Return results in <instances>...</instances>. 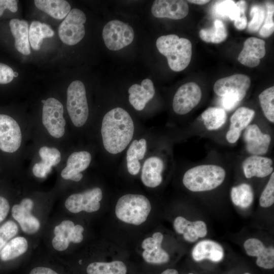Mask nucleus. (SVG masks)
I'll return each instance as SVG.
<instances>
[{
	"instance_id": "f257e3e1",
	"label": "nucleus",
	"mask_w": 274,
	"mask_h": 274,
	"mask_svg": "<svg viewBox=\"0 0 274 274\" xmlns=\"http://www.w3.org/2000/svg\"><path fill=\"white\" fill-rule=\"evenodd\" d=\"M134 123L129 113L117 107L107 112L103 117L101 134L104 147L110 153L122 152L131 141Z\"/></svg>"
},
{
	"instance_id": "f03ea898",
	"label": "nucleus",
	"mask_w": 274,
	"mask_h": 274,
	"mask_svg": "<svg viewBox=\"0 0 274 274\" xmlns=\"http://www.w3.org/2000/svg\"><path fill=\"white\" fill-rule=\"evenodd\" d=\"M156 47L166 57L172 70L180 72L188 66L192 56V44L188 39L174 34L162 36L157 39Z\"/></svg>"
},
{
	"instance_id": "7ed1b4c3",
	"label": "nucleus",
	"mask_w": 274,
	"mask_h": 274,
	"mask_svg": "<svg viewBox=\"0 0 274 274\" xmlns=\"http://www.w3.org/2000/svg\"><path fill=\"white\" fill-rule=\"evenodd\" d=\"M226 172L216 164H201L187 170L183 178L185 187L192 192H203L213 190L224 182Z\"/></svg>"
},
{
	"instance_id": "20e7f679",
	"label": "nucleus",
	"mask_w": 274,
	"mask_h": 274,
	"mask_svg": "<svg viewBox=\"0 0 274 274\" xmlns=\"http://www.w3.org/2000/svg\"><path fill=\"white\" fill-rule=\"evenodd\" d=\"M151 210L150 201L145 196L127 194L118 199L115 214L124 222L139 225L146 220Z\"/></svg>"
},
{
	"instance_id": "39448f33",
	"label": "nucleus",
	"mask_w": 274,
	"mask_h": 274,
	"mask_svg": "<svg viewBox=\"0 0 274 274\" xmlns=\"http://www.w3.org/2000/svg\"><path fill=\"white\" fill-rule=\"evenodd\" d=\"M67 110L73 124L81 127L86 122L89 109L85 86L80 80L73 81L67 89Z\"/></svg>"
},
{
	"instance_id": "423d86ee",
	"label": "nucleus",
	"mask_w": 274,
	"mask_h": 274,
	"mask_svg": "<svg viewBox=\"0 0 274 274\" xmlns=\"http://www.w3.org/2000/svg\"><path fill=\"white\" fill-rule=\"evenodd\" d=\"M86 21V15L82 10H71L58 27V36L61 41L69 46L80 42L85 34L84 24Z\"/></svg>"
},
{
	"instance_id": "0eeeda50",
	"label": "nucleus",
	"mask_w": 274,
	"mask_h": 274,
	"mask_svg": "<svg viewBox=\"0 0 274 274\" xmlns=\"http://www.w3.org/2000/svg\"><path fill=\"white\" fill-rule=\"evenodd\" d=\"M42 118L43 124L50 135L56 139L63 136L66 121L63 107L58 99L50 97L44 101Z\"/></svg>"
},
{
	"instance_id": "6e6552de",
	"label": "nucleus",
	"mask_w": 274,
	"mask_h": 274,
	"mask_svg": "<svg viewBox=\"0 0 274 274\" xmlns=\"http://www.w3.org/2000/svg\"><path fill=\"white\" fill-rule=\"evenodd\" d=\"M102 38L105 45L109 49L117 51L132 43L134 31L128 24L118 20H113L105 25Z\"/></svg>"
},
{
	"instance_id": "1a4fd4ad",
	"label": "nucleus",
	"mask_w": 274,
	"mask_h": 274,
	"mask_svg": "<svg viewBox=\"0 0 274 274\" xmlns=\"http://www.w3.org/2000/svg\"><path fill=\"white\" fill-rule=\"evenodd\" d=\"M102 198L101 189L94 187L81 193L71 195L65 200L64 205L66 209L73 213H78L83 211L92 213L100 209L99 202Z\"/></svg>"
},
{
	"instance_id": "9d476101",
	"label": "nucleus",
	"mask_w": 274,
	"mask_h": 274,
	"mask_svg": "<svg viewBox=\"0 0 274 274\" xmlns=\"http://www.w3.org/2000/svg\"><path fill=\"white\" fill-rule=\"evenodd\" d=\"M22 135L17 122L11 116L0 114V150L14 153L21 146Z\"/></svg>"
},
{
	"instance_id": "9b49d317",
	"label": "nucleus",
	"mask_w": 274,
	"mask_h": 274,
	"mask_svg": "<svg viewBox=\"0 0 274 274\" xmlns=\"http://www.w3.org/2000/svg\"><path fill=\"white\" fill-rule=\"evenodd\" d=\"M201 97V90L196 83H186L178 89L174 96L173 110L178 115L186 114L199 104Z\"/></svg>"
},
{
	"instance_id": "f8f14e48",
	"label": "nucleus",
	"mask_w": 274,
	"mask_h": 274,
	"mask_svg": "<svg viewBox=\"0 0 274 274\" xmlns=\"http://www.w3.org/2000/svg\"><path fill=\"white\" fill-rule=\"evenodd\" d=\"M83 231L82 226L75 225L70 220H64L54 228L55 235L52 241V246L57 251H64L71 242L78 244L83 241Z\"/></svg>"
},
{
	"instance_id": "ddd939ff",
	"label": "nucleus",
	"mask_w": 274,
	"mask_h": 274,
	"mask_svg": "<svg viewBox=\"0 0 274 274\" xmlns=\"http://www.w3.org/2000/svg\"><path fill=\"white\" fill-rule=\"evenodd\" d=\"M243 139L247 151L251 155L263 156L269 148L270 134L263 133L256 124H250L245 129Z\"/></svg>"
},
{
	"instance_id": "4468645a",
	"label": "nucleus",
	"mask_w": 274,
	"mask_h": 274,
	"mask_svg": "<svg viewBox=\"0 0 274 274\" xmlns=\"http://www.w3.org/2000/svg\"><path fill=\"white\" fill-rule=\"evenodd\" d=\"M33 207L32 199L25 198L19 204L13 206L11 210L13 218L19 223L23 231L29 234L38 232L41 226L39 220L31 213Z\"/></svg>"
},
{
	"instance_id": "2eb2a0df",
	"label": "nucleus",
	"mask_w": 274,
	"mask_h": 274,
	"mask_svg": "<svg viewBox=\"0 0 274 274\" xmlns=\"http://www.w3.org/2000/svg\"><path fill=\"white\" fill-rule=\"evenodd\" d=\"M151 12L156 18L179 20L188 15L189 7L185 1L156 0L152 6Z\"/></svg>"
},
{
	"instance_id": "dca6fc26",
	"label": "nucleus",
	"mask_w": 274,
	"mask_h": 274,
	"mask_svg": "<svg viewBox=\"0 0 274 274\" xmlns=\"http://www.w3.org/2000/svg\"><path fill=\"white\" fill-rule=\"evenodd\" d=\"M251 85L250 78L244 74H235L218 80L214 84L215 93L220 96L232 92L237 93L243 99Z\"/></svg>"
},
{
	"instance_id": "f3484780",
	"label": "nucleus",
	"mask_w": 274,
	"mask_h": 274,
	"mask_svg": "<svg viewBox=\"0 0 274 274\" xmlns=\"http://www.w3.org/2000/svg\"><path fill=\"white\" fill-rule=\"evenodd\" d=\"M91 158V155L88 151L72 153L67 159L66 166L61 170V177L64 180L80 181L83 177L81 172L89 166Z\"/></svg>"
},
{
	"instance_id": "a211bd4d",
	"label": "nucleus",
	"mask_w": 274,
	"mask_h": 274,
	"mask_svg": "<svg viewBox=\"0 0 274 274\" xmlns=\"http://www.w3.org/2000/svg\"><path fill=\"white\" fill-rule=\"evenodd\" d=\"M255 115V111L247 107H242L236 110L230 117L229 129L226 134V139L229 143L234 144L238 140Z\"/></svg>"
},
{
	"instance_id": "6ab92c4d",
	"label": "nucleus",
	"mask_w": 274,
	"mask_h": 274,
	"mask_svg": "<svg viewBox=\"0 0 274 274\" xmlns=\"http://www.w3.org/2000/svg\"><path fill=\"white\" fill-rule=\"evenodd\" d=\"M163 239V234L159 232L154 233L152 237L145 238L142 243L144 249L142 257L147 263L162 264L168 261V253L161 248Z\"/></svg>"
},
{
	"instance_id": "aec40b11",
	"label": "nucleus",
	"mask_w": 274,
	"mask_h": 274,
	"mask_svg": "<svg viewBox=\"0 0 274 274\" xmlns=\"http://www.w3.org/2000/svg\"><path fill=\"white\" fill-rule=\"evenodd\" d=\"M265 41L255 37L248 38L238 55V60L242 64L250 67L259 65L260 59L265 55Z\"/></svg>"
},
{
	"instance_id": "412c9836",
	"label": "nucleus",
	"mask_w": 274,
	"mask_h": 274,
	"mask_svg": "<svg viewBox=\"0 0 274 274\" xmlns=\"http://www.w3.org/2000/svg\"><path fill=\"white\" fill-rule=\"evenodd\" d=\"M244 247L248 255L257 257L256 264L265 269H272L274 267V248L265 247L259 239L251 238L244 243Z\"/></svg>"
},
{
	"instance_id": "4be33fe9",
	"label": "nucleus",
	"mask_w": 274,
	"mask_h": 274,
	"mask_svg": "<svg viewBox=\"0 0 274 274\" xmlns=\"http://www.w3.org/2000/svg\"><path fill=\"white\" fill-rule=\"evenodd\" d=\"M242 168L247 179L255 177L264 178L273 172V161L271 159L260 155H250L244 159Z\"/></svg>"
},
{
	"instance_id": "5701e85b",
	"label": "nucleus",
	"mask_w": 274,
	"mask_h": 274,
	"mask_svg": "<svg viewBox=\"0 0 274 274\" xmlns=\"http://www.w3.org/2000/svg\"><path fill=\"white\" fill-rule=\"evenodd\" d=\"M39 154L41 161L36 163L32 168L33 175L39 178H45L53 166L61 160V153L56 148L44 146L40 148Z\"/></svg>"
},
{
	"instance_id": "b1692460",
	"label": "nucleus",
	"mask_w": 274,
	"mask_h": 274,
	"mask_svg": "<svg viewBox=\"0 0 274 274\" xmlns=\"http://www.w3.org/2000/svg\"><path fill=\"white\" fill-rule=\"evenodd\" d=\"M130 104L137 111H142L147 103L154 96L155 88L153 82L149 79H144L141 85L134 84L128 89Z\"/></svg>"
},
{
	"instance_id": "393cba45",
	"label": "nucleus",
	"mask_w": 274,
	"mask_h": 274,
	"mask_svg": "<svg viewBox=\"0 0 274 274\" xmlns=\"http://www.w3.org/2000/svg\"><path fill=\"white\" fill-rule=\"evenodd\" d=\"M164 168L162 160L153 156L147 158L144 163L141 174V180L146 186L155 188L162 181L161 173Z\"/></svg>"
},
{
	"instance_id": "a878e982",
	"label": "nucleus",
	"mask_w": 274,
	"mask_h": 274,
	"mask_svg": "<svg viewBox=\"0 0 274 274\" xmlns=\"http://www.w3.org/2000/svg\"><path fill=\"white\" fill-rule=\"evenodd\" d=\"M224 250L218 243L211 240H203L195 245L192 251V256L196 261L209 259L219 262L224 257Z\"/></svg>"
},
{
	"instance_id": "bb28decb",
	"label": "nucleus",
	"mask_w": 274,
	"mask_h": 274,
	"mask_svg": "<svg viewBox=\"0 0 274 274\" xmlns=\"http://www.w3.org/2000/svg\"><path fill=\"white\" fill-rule=\"evenodd\" d=\"M11 33L15 39L16 50L24 55L30 53L28 22L24 20L12 19L9 22Z\"/></svg>"
},
{
	"instance_id": "cd10ccee",
	"label": "nucleus",
	"mask_w": 274,
	"mask_h": 274,
	"mask_svg": "<svg viewBox=\"0 0 274 274\" xmlns=\"http://www.w3.org/2000/svg\"><path fill=\"white\" fill-rule=\"evenodd\" d=\"M146 149V140L144 139L134 140L130 145L126 152L127 167L130 174L136 175L139 173L141 164L139 160L144 157Z\"/></svg>"
},
{
	"instance_id": "c85d7f7f",
	"label": "nucleus",
	"mask_w": 274,
	"mask_h": 274,
	"mask_svg": "<svg viewBox=\"0 0 274 274\" xmlns=\"http://www.w3.org/2000/svg\"><path fill=\"white\" fill-rule=\"evenodd\" d=\"M36 7L53 18H64L71 10L70 4L64 0H35Z\"/></svg>"
},
{
	"instance_id": "c756f323",
	"label": "nucleus",
	"mask_w": 274,
	"mask_h": 274,
	"mask_svg": "<svg viewBox=\"0 0 274 274\" xmlns=\"http://www.w3.org/2000/svg\"><path fill=\"white\" fill-rule=\"evenodd\" d=\"M27 249L28 242L25 237L13 238L0 251V259L3 262L13 260L25 253Z\"/></svg>"
},
{
	"instance_id": "7c9ffc66",
	"label": "nucleus",
	"mask_w": 274,
	"mask_h": 274,
	"mask_svg": "<svg viewBox=\"0 0 274 274\" xmlns=\"http://www.w3.org/2000/svg\"><path fill=\"white\" fill-rule=\"evenodd\" d=\"M54 32L51 27L45 23L39 21H33L30 24L29 29V41L32 48L39 50L45 38H51Z\"/></svg>"
},
{
	"instance_id": "2f4dec72",
	"label": "nucleus",
	"mask_w": 274,
	"mask_h": 274,
	"mask_svg": "<svg viewBox=\"0 0 274 274\" xmlns=\"http://www.w3.org/2000/svg\"><path fill=\"white\" fill-rule=\"evenodd\" d=\"M86 272L87 274H126L127 267L123 262L119 260L93 262L87 266Z\"/></svg>"
},
{
	"instance_id": "473e14b6",
	"label": "nucleus",
	"mask_w": 274,
	"mask_h": 274,
	"mask_svg": "<svg viewBox=\"0 0 274 274\" xmlns=\"http://www.w3.org/2000/svg\"><path fill=\"white\" fill-rule=\"evenodd\" d=\"M201 117L207 129L216 130L225 124L227 115L223 108L210 107L202 113Z\"/></svg>"
},
{
	"instance_id": "72a5a7b5",
	"label": "nucleus",
	"mask_w": 274,
	"mask_h": 274,
	"mask_svg": "<svg viewBox=\"0 0 274 274\" xmlns=\"http://www.w3.org/2000/svg\"><path fill=\"white\" fill-rule=\"evenodd\" d=\"M227 30L224 23L220 19H216L212 27L201 29L199 32L200 39L207 43L219 44L227 37Z\"/></svg>"
},
{
	"instance_id": "f704fd0d",
	"label": "nucleus",
	"mask_w": 274,
	"mask_h": 274,
	"mask_svg": "<svg viewBox=\"0 0 274 274\" xmlns=\"http://www.w3.org/2000/svg\"><path fill=\"white\" fill-rule=\"evenodd\" d=\"M233 204L242 208H247L252 203L253 192L251 186L247 183H242L232 187L230 192Z\"/></svg>"
},
{
	"instance_id": "c9c22d12",
	"label": "nucleus",
	"mask_w": 274,
	"mask_h": 274,
	"mask_svg": "<svg viewBox=\"0 0 274 274\" xmlns=\"http://www.w3.org/2000/svg\"><path fill=\"white\" fill-rule=\"evenodd\" d=\"M214 13L218 16L235 20L243 14L239 7L233 1H219L216 2L213 9Z\"/></svg>"
},
{
	"instance_id": "e433bc0d",
	"label": "nucleus",
	"mask_w": 274,
	"mask_h": 274,
	"mask_svg": "<svg viewBox=\"0 0 274 274\" xmlns=\"http://www.w3.org/2000/svg\"><path fill=\"white\" fill-rule=\"evenodd\" d=\"M260 106L265 118L271 123H274V87L263 90L259 95Z\"/></svg>"
},
{
	"instance_id": "4c0bfd02",
	"label": "nucleus",
	"mask_w": 274,
	"mask_h": 274,
	"mask_svg": "<svg viewBox=\"0 0 274 274\" xmlns=\"http://www.w3.org/2000/svg\"><path fill=\"white\" fill-rule=\"evenodd\" d=\"M251 20L248 24V29L250 32L258 31L263 23L265 17L264 8L258 5L253 6L250 10Z\"/></svg>"
},
{
	"instance_id": "58836bf2",
	"label": "nucleus",
	"mask_w": 274,
	"mask_h": 274,
	"mask_svg": "<svg viewBox=\"0 0 274 274\" xmlns=\"http://www.w3.org/2000/svg\"><path fill=\"white\" fill-rule=\"evenodd\" d=\"M266 8L264 23L259 30L260 35L263 38L269 37L274 31L273 4L271 2H267Z\"/></svg>"
},
{
	"instance_id": "ea45409f",
	"label": "nucleus",
	"mask_w": 274,
	"mask_h": 274,
	"mask_svg": "<svg viewBox=\"0 0 274 274\" xmlns=\"http://www.w3.org/2000/svg\"><path fill=\"white\" fill-rule=\"evenodd\" d=\"M18 231V226L12 220L7 221L0 226V251Z\"/></svg>"
},
{
	"instance_id": "a19ab883",
	"label": "nucleus",
	"mask_w": 274,
	"mask_h": 274,
	"mask_svg": "<svg viewBox=\"0 0 274 274\" xmlns=\"http://www.w3.org/2000/svg\"><path fill=\"white\" fill-rule=\"evenodd\" d=\"M274 203V173L270 174L268 181L259 198V204L263 208H268Z\"/></svg>"
},
{
	"instance_id": "79ce46f5",
	"label": "nucleus",
	"mask_w": 274,
	"mask_h": 274,
	"mask_svg": "<svg viewBox=\"0 0 274 274\" xmlns=\"http://www.w3.org/2000/svg\"><path fill=\"white\" fill-rule=\"evenodd\" d=\"M242 100L240 96L236 93L229 92L222 96V104L224 110L231 111Z\"/></svg>"
},
{
	"instance_id": "37998d69",
	"label": "nucleus",
	"mask_w": 274,
	"mask_h": 274,
	"mask_svg": "<svg viewBox=\"0 0 274 274\" xmlns=\"http://www.w3.org/2000/svg\"><path fill=\"white\" fill-rule=\"evenodd\" d=\"M14 77L12 68L6 64L0 62V84L10 83Z\"/></svg>"
},
{
	"instance_id": "c03bdc74",
	"label": "nucleus",
	"mask_w": 274,
	"mask_h": 274,
	"mask_svg": "<svg viewBox=\"0 0 274 274\" xmlns=\"http://www.w3.org/2000/svg\"><path fill=\"white\" fill-rule=\"evenodd\" d=\"M182 234L185 240L189 242H194L199 237L194 229L193 222L189 220L183 230Z\"/></svg>"
},
{
	"instance_id": "a18cd8bd",
	"label": "nucleus",
	"mask_w": 274,
	"mask_h": 274,
	"mask_svg": "<svg viewBox=\"0 0 274 274\" xmlns=\"http://www.w3.org/2000/svg\"><path fill=\"white\" fill-rule=\"evenodd\" d=\"M28 274H64L54 268L47 265H38L31 268Z\"/></svg>"
},
{
	"instance_id": "49530a36",
	"label": "nucleus",
	"mask_w": 274,
	"mask_h": 274,
	"mask_svg": "<svg viewBox=\"0 0 274 274\" xmlns=\"http://www.w3.org/2000/svg\"><path fill=\"white\" fill-rule=\"evenodd\" d=\"M6 9H8L13 13L16 12L18 10V1L0 0V17Z\"/></svg>"
},
{
	"instance_id": "de8ad7c7",
	"label": "nucleus",
	"mask_w": 274,
	"mask_h": 274,
	"mask_svg": "<svg viewBox=\"0 0 274 274\" xmlns=\"http://www.w3.org/2000/svg\"><path fill=\"white\" fill-rule=\"evenodd\" d=\"M194 229L199 237H203L207 234L206 224L202 221L198 220L193 222Z\"/></svg>"
},
{
	"instance_id": "09e8293b",
	"label": "nucleus",
	"mask_w": 274,
	"mask_h": 274,
	"mask_svg": "<svg viewBox=\"0 0 274 274\" xmlns=\"http://www.w3.org/2000/svg\"><path fill=\"white\" fill-rule=\"evenodd\" d=\"M10 210V204L8 200L0 196V223L7 216Z\"/></svg>"
},
{
	"instance_id": "8fccbe9b",
	"label": "nucleus",
	"mask_w": 274,
	"mask_h": 274,
	"mask_svg": "<svg viewBox=\"0 0 274 274\" xmlns=\"http://www.w3.org/2000/svg\"><path fill=\"white\" fill-rule=\"evenodd\" d=\"M248 24L247 18L245 15L241 16L238 19L234 20V25L238 30H243Z\"/></svg>"
},
{
	"instance_id": "3c124183",
	"label": "nucleus",
	"mask_w": 274,
	"mask_h": 274,
	"mask_svg": "<svg viewBox=\"0 0 274 274\" xmlns=\"http://www.w3.org/2000/svg\"><path fill=\"white\" fill-rule=\"evenodd\" d=\"M187 2H190L191 3H193L197 5H204L208 2H210V1L207 0H190L187 1Z\"/></svg>"
},
{
	"instance_id": "603ef678",
	"label": "nucleus",
	"mask_w": 274,
	"mask_h": 274,
	"mask_svg": "<svg viewBox=\"0 0 274 274\" xmlns=\"http://www.w3.org/2000/svg\"><path fill=\"white\" fill-rule=\"evenodd\" d=\"M161 274H179L177 270L173 268H168L164 270Z\"/></svg>"
},
{
	"instance_id": "864d4df0",
	"label": "nucleus",
	"mask_w": 274,
	"mask_h": 274,
	"mask_svg": "<svg viewBox=\"0 0 274 274\" xmlns=\"http://www.w3.org/2000/svg\"><path fill=\"white\" fill-rule=\"evenodd\" d=\"M244 274H251V273H248V272H246V273H245Z\"/></svg>"
},
{
	"instance_id": "5fc2aeb1",
	"label": "nucleus",
	"mask_w": 274,
	"mask_h": 274,
	"mask_svg": "<svg viewBox=\"0 0 274 274\" xmlns=\"http://www.w3.org/2000/svg\"><path fill=\"white\" fill-rule=\"evenodd\" d=\"M188 274H194V273H189Z\"/></svg>"
}]
</instances>
